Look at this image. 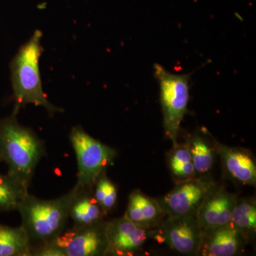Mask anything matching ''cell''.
<instances>
[{
    "instance_id": "1",
    "label": "cell",
    "mask_w": 256,
    "mask_h": 256,
    "mask_svg": "<svg viewBox=\"0 0 256 256\" xmlns=\"http://www.w3.org/2000/svg\"><path fill=\"white\" fill-rule=\"evenodd\" d=\"M16 114L0 122V156L8 166V174L28 190L46 148L31 129L18 124Z\"/></svg>"
},
{
    "instance_id": "2",
    "label": "cell",
    "mask_w": 256,
    "mask_h": 256,
    "mask_svg": "<svg viewBox=\"0 0 256 256\" xmlns=\"http://www.w3.org/2000/svg\"><path fill=\"white\" fill-rule=\"evenodd\" d=\"M77 192L78 186L75 185L68 193L54 200H41L30 193L24 196L18 210L32 246L52 242L63 233Z\"/></svg>"
},
{
    "instance_id": "3",
    "label": "cell",
    "mask_w": 256,
    "mask_h": 256,
    "mask_svg": "<svg viewBox=\"0 0 256 256\" xmlns=\"http://www.w3.org/2000/svg\"><path fill=\"white\" fill-rule=\"evenodd\" d=\"M42 33L40 30L35 31L31 38L20 48L12 62L14 114L28 104L42 106L50 116L62 111V109L50 104L42 88L38 66L42 54Z\"/></svg>"
},
{
    "instance_id": "4",
    "label": "cell",
    "mask_w": 256,
    "mask_h": 256,
    "mask_svg": "<svg viewBox=\"0 0 256 256\" xmlns=\"http://www.w3.org/2000/svg\"><path fill=\"white\" fill-rule=\"evenodd\" d=\"M154 72L160 85L165 134L174 146L178 144L180 126L188 111L190 74L171 73L158 64L154 65Z\"/></svg>"
},
{
    "instance_id": "5",
    "label": "cell",
    "mask_w": 256,
    "mask_h": 256,
    "mask_svg": "<svg viewBox=\"0 0 256 256\" xmlns=\"http://www.w3.org/2000/svg\"><path fill=\"white\" fill-rule=\"evenodd\" d=\"M69 139L78 163L76 185L80 188H92L99 176L112 164L117 153L92 137L80 126L72 128Z\"/></svg>"
},
{
    "instance_id": "6",
    "label": "cell",
    "mask_w": 256,
    "mask_h": 256,
    "mask_svg": "<svg viewBox=\"0 0 256 256\" xmlns=\"http://www.w3.org/2000/svg\"><path fill=\"white\" fill-rule=\"evenodd\" d=\"M156 238L183 255H196L200 252L204 230L195 215L168 216L162 220Z\"/></svg>"
},
{
    "instance_id": "7",
    "label": "cell",
    "mask_w": 256,
    "mask_h": 256,
    "mask_svg": "<svg viewBox=\"0 0 256 256\" xmlns=\"http://www.w3.org/2000/svg\"><path fill=\"white\" fill-rule=\"evenodd\" d=\"M216 188L208 178L185 180L156 201L168 216H196L202 202Z\"/></svg>"
},
{
    "instance_id": "8",
    "label": "cell",
    "mask_w": 256,
    "mask_h": 256,
    "mask_svg": "<svg viewBox=\"0 0 256 256\" xmlns=\"http://www.w3.org/2000/svg\"><path fill=\"white\" fill-rule=\"evenodd\" d=\"M106 222L102 220L86 226L66 228L53 242L63 250L65 256H106Z\"/></svg>"
},
{
    "instance_id": "9",
    "label": "cell",
    "mask_w": 256,
    "mask_h": 256,
    "mask_svg": "<svg viewBox=\"0 0 256 256\" xmlns=\"http://www.w3.org/2000/svg\"><path fill=\"white\" fill-rule=\"evenodd\" d=\"M148 229L133 223L124 216L106 222L108 248L106 255L132 256L142 248L148 238Z\"/></svg>"
},
{
    "instance_id": "10",
    "label": "cell",
    "mask_w": 256,
    "mask_h": 256,
    "mask_svg": "<svg viewBox=\"0 0 256 256\" xmlns=\"http://www.w3.org/2000/svg\"><path fill=\"white\" fill-rule=\"evenodd\" d=\"M237 202L236 195L216 188L202 202L196 214L204 232L228 225Z\"/></svg>"
},
{
    "instance_id": "11",
    "label": "cell",
    "mask_w": 256,
    "mask_h": 256,
    "mask_svg": "<svg viewBox=\"0 0 256 256\" xmlns=\"http://www.w3.org/2000/svg\"><path fill=\"white\" fill-rule=\"evenodd\" d=\"M245 238L230 225L204 232L200 252L204 256H233L242 250Z\"/></svg>"
},
{
    "instance_id": "12",
    "label": "cell",
    "mask_w": 256,
    "mask_h": 256,
    "mask_svg": "<svg viewBox=\"0 0 256 256\" xmlns=\"http://www.w3.org/2000/svg\"><path fill=\"white\" fill-rule=\"evenodd\" d=\"M224 169L233 180L242 184L255 186L256 166L249 152L242 148H230L217 143Z\"/></svg>"
},
{
    "instance_id": "13",
    "label": "cell",
    "mask_w": 256,
    "mask_h": 256,
    "mask_svg": "<svg viewBox=\"0 0 256 256\" xmlns=\"http://www.w3.org/2000/svg\"><path fill=\"white\" fill-rule=\"evenodd\" d=\"M164 213L156 200L134 190L130 194L124 216L140 226L148 229L159 225Z\"/></svg>"
},
{
    "instance_id": "14",
    "label": "cell",
    "mask_w": 256,
    "mask_h": 256,
    "mask_svg": "<svg viewBox=\"0 0 256 256\" xmlns=\"http://www.w3.org/2000/svg\"><path fill=\"white\" fill-rule=\"evenodd\" d=\"M104 216L105 214L94 197V188L78 186V192L69 210V220L73 222V226H86L98 223L104 220Z\"/></svg>"
},
{
    "instance_id": "15",
    "label": "cell",
    "mask_w": 256,
    "mask_h": 256,
    "mask_svg": "<svg viewBox=\"0 0 256 256\" xmlns=\"http://www.w3.org/2000/svg\"><path fill=\"white\" fill-rule=\"evenodd\" d=\"M32 246L23 227L0 224V256H32Z\"/></svg>"
},
{
    "instance_id": "16",
    "label": "cell",
    "mask_w": 256,
    "mask_h": 256,
    "mask_svg": "<svg viewBox=\"0 0 256 256\" xmlns=\"http://www.w3.org/2000/svg\"><path fill=\"white\" fill-rule=\"evenodd\" d=\"M229 225L238 230L246 242L255 236L256 206L254 198H245L237 202Z\"/></svg>"
},
{
    "instance_id": "17",
    "label": "cell",
    "mask_w": 256,
    "mask_h": 256,
    "mask_svg": "<svg viewBox=\"0 0 256 256\" xmlns=\"http://www.w3.org/2000/svg\"><path fill=\"white\" fill-rule=\"evenodd\" d=\"M28 190L9 174H0V214L18 210Z\"/></svg>"
},
{
    "instance_id": "18",
    "label": "cell",
    "mask_w": 256,
    "mask_h": 256,
    "mask_svg": "<svg viewBox=\"0 0 256 256\" xmlns=\"http://www.w3.org/2000/svg\"><path fill=\"white\" fill-rule=\"evenodd\" d=\"M188 146L196 174L202 176L210 172L214 162V154L208 142L201 136L195 134L192 138Z\"/></svg>"
},
{
    "instance_id": "19",
    "label": "cell",
    "mask_w": 256,
    "mask_h": 256,
    "mask_svg": "<svg viewBox=\"0 0 256 256\" xmlns=\"http://www.w3.org/2000/svg\"><path fill=\"white\" fill-rule=\"evenodd\" d=\"M94 195L105 215L116 206L118 198L117 188L110 178L106 176V172L96 180L94 186Z\"/></svg>"
},
{
    "instance_id": "20",
    "label": "cell",
    "mask_w": 256,
    "mask_h": 256,
    "mask_svg": "<svg viewBox=\"0 0 256 256\" xmlns=\"http://www.w3.org/2000/svg\"><path fill=\"white\" fill-rule=\"evenodd\" d=\"M192 161L191 152L190 146L185 144H176L174 150L172 151L169 158L170 170L173 174L185 163Z\"/></svg>"
},
{
    "instance_id": "21",
    "label": "cell",
    "mask_w": 256,
    "mask_h": 256,
    "mask_svg": "<svg viewBox=\"0 0 256 256\" xmlns=\"http://www.w3.org/2000/svg\"><path fill=\"white\" fill-rule=\"evenodd\" d=\"M0 162H2L1 156H0Z\"/></svg>"
}]
</instances>
